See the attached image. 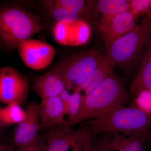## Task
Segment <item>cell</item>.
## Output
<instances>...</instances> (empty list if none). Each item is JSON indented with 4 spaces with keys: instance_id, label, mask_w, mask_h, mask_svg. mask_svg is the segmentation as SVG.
Instances as JSON below:
<instances>
[{
    "instance_id": "12",
    "label": "cell",
    "mask_w": 151,
    "mask_h": 151,
    "mask_svg": "<svg viewBox=\"0 0 151 151\" xmlns=\"http://www.w3.org/2000/svg\"><path fill=\"white\" fill-rule=\"evenodd\" d=\"M65 110L59 96L42 99L39 104L41 128L48 129L63 126L66 123Z\"/></svg>"
},
{
    "instance_id": "3",
    "label": "cell",
    "mask_w": 151,
    "mask_h": 151,
    "mask_svg": "<svg viewBox=\"0 0 151 151\" xmlns=\"http://www.w3.org/2000/svg\"><path fill=\"white\" fill-rule=\"evenodd\" d=\"M93 135L100 132H134L151 130V114L135 107L120 106L97 119L81 123Z\"/></svg>"
},
{
    "instance_id": "16",
    "label": "cell",
    "mask_w": 151,
    "mask_h": 151,
    "mask_svg": "<svg viewBox=\"0 0 151 151\" xmlns=\"http://www.w3.org/2000/svg\"><path fill=\"white\" fill-rule=\"evenodd\" d=\"M96 14L109 17L129 10V0H99L92 1Z\"/></svg>"
},
{
    "instance_id": "14",
    "label": "cell",
    "mask_w": 151,
    "mask_h": 151,
    "mask_svg": "<svg viewBox=\"0 0 151 151\" xmlns=\"http://www.w3.org/2000/svg\"><path fill=\"white\" fill-rule=\"evenodd\" d=\"M151 90V38L142 54L139 68L130 86L129 91L133 98L141 91Z\"/></svg>"
},
{
    "instance_id": "23",
    "label": "cell",
    "mask_w": 151,
    "mask_h": 151,
    "mask_svg": "<svg viewBox=\"0 0 151 151\" xmlns=\"http://www.w3.org/2000/svg\"><path fill=\"white\" fill-rule=\"evenodd\" d=\"M67 24L56 22L52 28L53 37L60 44L67 45L68 37Z\"/></svg>"
},
{
    "instance_id": "30",
    "label": "cell",
    "mask_w": 151,
    "mask_h": 151,
    "mask_svg": "<svg viewBox=\"0 0 151 151\" xmlns=\"http://www.w3.org/2000/svg\"><path fill=\"white\" fill-rule=\"evenodd\" d=\"M0 44H1V42H0Z\"/></svg>"
},
{
    "instance_id": "15",
    "label": "cell",
    "mask_w": 151,
    "mask_h": 151,
    "mask_svg": "<svg viewBox=\"0 0 151 151\" xmlns=\"http://www.w3.org/2000/svg\"><path fill=\"white\" fill-rule=\"evenodd\" d=\"M115 65L112 60L105 55L102 61L89 77L74 89L84 97L92 92L113 73Z\"/></svg>"
},
{
    "instance_id": "26",
    "label": "cell",
    "mask_w": 151,
    "mask_h": 151,
    "mask_svg": "<svg viewBox=\"0 0 151 151\" xmlns=\"http://www.w3.org/2000/svg\"><path fill=\"white\" fill-rule=\"evenodd\" d=\"M88 143H89V142H88ZM88 143L87 145H86V147H85V149H84V151H94L91 148V147L89 146Z\"/></svg>"
},
{
    "instance_id": "2",
    "label": "cell",
    "mask_w": 151,
    "mask_h": 151,
    "mask_svg": "<svg viewBox=\"0 0 151 151\" xmlns=\"http://www.w3.org/2000/svg\"><path fill=\"white\" fill-rule=\"evenodd\" d=\"M44 29L39 17L22 7L9 5L0 9V42L9 49L17 48L22 41Z\"/></svg>"
},
{
    "instance_id": "9",
    "label": "cell",
    "mask_w": 151,
    "mask_h": 151,
    "mask_svg": "<svg viewBox=\"0 0 151 151\" xmlns=\"http://www.w3.org/2000/svg\"><path fill=\"white\" fill-rule=\"evenodd\" d=\"M22 61L32 70H42L53 61L56 55L55 48L43 41L30 38L22 41L17 48Z\"/></svg>"
},
{
    "instance_id": "27",
    "label": "cell",
    "mask_w": 151,
    "mask_h": 151,
    "mask_svg": "<svg viewBox=\"0 0 151 151\" xmlns=\"http://www.w3.org/2000/svg\"><path fill=\"white\" fill-rule=\"evenodd\" d=\"M5 145H0V151H3Z\"/></svg>"
},
{
    "instance_id": "11",
    "label": "cell",
    "mask_w": 151,
    "mask_h": 151,
    "mask_svg": "<svg viewBox=\"0 0 151 151\" xmlns=\"http://www.w3.org/2000/svg\"><path fill=\"white\" fill-rule=\"evenodd\" d=\"M26 117L18 124L14 134L13 145L15 149L28 145L34 142L41 128L39 117V104L29 103L25 110Z\"/></svg>"
},
{
    "instance_id": "29",
    "label": "cell",
    "mask_w": 151,
    "mask_h": 151,
    "mask_svg": "<svg viewBox=\"0 0 151 151\" xmlns=\"http://www.w3.org/2000/svg\"><path fill=\"white\" fill-rule=\"evenodd\" d=\"M1 108H0V118H1Z\"/></svg>"
},
{
    "instance_id": "4",
    "label": "cell",
    "mask_w": 151,
    "mask_h": 151,
    "mask_svg": "<svg viewBox=\"0 0 151 151\" xmlns=\"http://www.w3.org/2000/svg\"><path fill=\"white\" fill-rule=\"evenodd\" d=\"M151 38V13L133 29L106 48V55L116 66L127 73L137 60Z\"/></svg>"
},
{
    "instance_id": "10",
    "label": "cell",
    "mask_w": 151,
    "mask_h": 151,
    "mask_svg": "<svg viewBox=\"0 0 151 151\" xmlns=\"http://www.w3.org/2000/svg\"><path fill=\"white\" fill-rule=\"evenodd\" d=\"M137 18L129 10L113 16L101 17L97 28L106 48L133 29L138 24Z\"/></svg>"
},
{
    "instance_id": "13",
    "label": "cell",
    "mask_w": 151,
    "mask_h": 151,
    "mask_svg": "<svg viewBox=\"0 0 151 151\" xmlns=\"http://www.w3.org/2000/svg\"><path fill=\"white\" fill-rule=\"evenodd\" d=\"M33 89L42 99L60 96L66 89L64 78L55 67L37 76L34 82Z\"/></svg>"
},
{
    "instance_id": "18",
    "label": "cell",
    "mask_w": 151,
    "mask_h": 151,
    "mask_svg": "<svg viewBox=\"0 0 151 151\" xmlns=\"http://www.w3.org/2000/svg\"><path fill=\"white\" fill-rule=\"evenodd\" d=\"M47 7H59L74 12L82 17L89 12L88 1L83 0H54L42 2Z\"/></svg>"
},
{
    "instance_id": "7",
    "label": "cell",
    "mask_w": 151,
    "mask_h": 151,
    "mask_svg": "<svg viewBox=\"0 0 151 151\" xmlns=\"http://www.w3.org/2000/svg\"><path fill=\"white\" fill-rule=\"evenodd\" d=\"M91 137L84 127H53L45 136L46 151H84Z\"/></svg>"
},
{
    "instance_id": "22",
    "label": "cell",
    "mask_w": 151,
    "mask_h": 151,
    "mask_svg": "<svg viewBox=\"0 0 151 151\" xmlns=\"http://www.w3.org/2000/svg\"><path fill=\"white\" fill-rule=\"evenodd\" d=\"M134 99L135 107L145 113L151 114V90H142Z\"/></svg>"
},
{
    "instance_id": "24",
    "label": "cell",
    "mask_w": 151,
    "mask_h": 151,
    "mask_svg": "<svg viewBox=\"0 0 151 151\" xmlns=\"http://www.w3.org/2000/svg\"><path fill=\"white\" fill-rule=\"evenodd\" d=\"M14 151H46L45 136H38L36 140L32 144L15 149Z\"/></svg>"
},
{
    "instance_id": "28",
    "label": "cell",
    "mask_w": 151,
    "mask_h": 151,
    "mask_svg": "<svg viewBox=\"0 0 151 151\" xmlns=\"http://www.w3.org/2000/svg\"><path fill=\"white\" fill-rule=\"evenodd\" d=\"M149 139H150V140L151 142V134H150L149 136Z\"/></svg>"
},
{
    "instance_id": "5",
    "label": "cell",
    "mask_w": 151,
    "mask_h": 151,
    "mask_svg": "<svg viewBox=\"0 0 151 151\" xmlns=\"http://www.w3.org/2000/svg\"><path fill=\"white\" fill-rule=\"evenodd\" d=\"M105 55L95 50L82 52L67 57L55 67L64 78L66 89H74L92 74Z\"/></svg>"
},
{
    "instance_id": "19",
    "label": "cell",
    "mask_w": 151,
    "mask_h": 151,
    "mask_svg": "<svg viewBox=\"0 0 151 151\" xmlns=\"http://www.w3.org/2000/svg\"><path fill=\"white\" fill-rule=\"evenodd\" d=\"M26 117L25 111L20 105L12 103L6 106L1 110L0 121L4 125H12L19 124Z\"/></svg>"
},
{
    "instance_id": "1",
    "label": "cell",
    "mask_w": 151,
    "mask_h": 151,
    "mask_svg": "<svg viewBox=\"0 0 151 151\" xmlns=\"http://www.w3.org/2000/svg\"><path fill=\"white\" fill-rule=\"evenodd\" d=\"M132 98L122 79L113 73L84 97L77 115L63 126L72 127L87 120L98 119L115 108L129 104Z\"/></svg>"
},
{
    "instance_id": "25",
    "label": "cell",
    "mask_w": 151,
    "mask_h": 151,
    "mask_svg": "<svg viewBox=\"0 0 151 151\" xmlns=\"http://www.w3.org/2000/svg\"><path fill=\"white\" fill-rule=\"evenodd\" d=\"M15 148L14 147L13 144H9L5 145L3 151H14Z\"/></svg>"
},
{
    "instance_id": "6",
    "label": "cell",
    "mask_w": 151,
    "mask_h": 151,
    "mask_svg": "<svg viewBox=\"0 0 151 151\" xmlns=\"http://www.w3.org/2000/svg\"><path fill=\"white\" fill-rule=\"evenodd\" d=\"M150 131L100 132L92 135L89 145L94 151H146Z\"/></svg>"
},
{
    "instance_id": "17",
    "label": "cell",
    "mask_w": 151,
    "mask_h": 151,
    "mask_svg": "<svg viewBox=\"0 0 151 151\" xmlns=\"http://www.w3.org/2000/svg\"><path fill=\"white\" fill-rule=\"evenodd\" d=\"M59 96L64 106L65 115L68 116L67 123L74 119L79 112L84 97L78 91L74 90L73 93H70L67 89L64 90Z\"/></svg>"
},
{
    "instance_id": "21",
    "label": "cell",
    "mask_w": 151,
    "mask_h": 151,
    "mask_svg": "<svg viewBox=\"0 0 151 151\" xmlns=\"http://www.w3.org/2000/svg\"><path fill=\"white\" fill-rule=\"evenodd\" d=\"M129 11L137 17L146 16L151 12V0H129Z\"/></svg>"
},
{
    "instance_id": "20",
    "label": "cell",
    "mask_w": 151,
    "mask_h": 151,
    "mask_svg": "<svg viewBox=\"0 0 151 151\" xmlns=\"http://www.w3.org/2000/svg\"><path fill=\"white\" fill-rule=\"evenodd\" d=\"M52 16L56 22L66 24L74 23L81 19L76 13L59 7L47 8Z\"/></svg>"
},
{
    "instance_id": "8",
    "label": "cell",
    "mask_w": 151,
    "mask_h": 151,
    "mask_svg": "<svg viewBox=\"0 0 151 151\" xmlns=\"http://www.w3.org/2000/svg\"><path fill=\"white\" fill-rule=\"evenodd\" d=\"M29 90L28 79L12 66L0 68V102L23 105L27 100Z\"/></svg>"
}]
</instances>
